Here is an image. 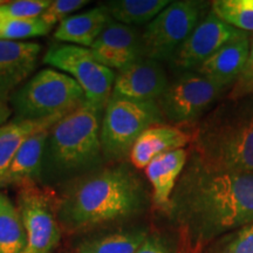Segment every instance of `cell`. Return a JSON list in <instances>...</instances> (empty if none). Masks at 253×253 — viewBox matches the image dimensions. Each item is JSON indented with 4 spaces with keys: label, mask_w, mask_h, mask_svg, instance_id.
Returning a JSON list of instances; mask_svg holds the SVG:
<instances>
[{
    "label": "cell",
    "mask_w": 253,
    "mask_h": 253,
    "mask_svg": "<svg viewBox=\"0 0 253 253\" xmlns=\"http://www.w3.org/2000/svg\"><path fill=\"white\" fill-rule=\"evenodd\" d=\"M167 211L196 251L253 223V172L213 171L191 154Z\"/></svg>",
    "instance_id": "cell-1"
},
{
    "label": "cell",
    "mask_w": 253,
    "mask_h": 253,
    "mask_svg": "<svg viewBox=\"0 0 253 253\" xmlns=\"http://www.w3.org/2000/svg\"><path fill=\"white\" fill-rule=\"evenodd\" d=\"M73 183L56 198L59 225L68 232L137 216L148 205L143 182L125 164L95 170Z\"/></svg>",
    "instance_id": "cell-2"
},
{
    "label": "cell",
    "mask_w": 253,
    "mask_h": 253,
    "mask_svg": "<svg viewBox=\"0 0 253 253\" xmlns=\"http://www.w3.org/2000/svg\"><path fill=\"white\" fill-rule=\"evenodd\" d=\"M192 154L218 172H253V94L227 100L199 125Z\"/></svg>",
    "instance_id": "cell-3"
},
{
    "label": "cell",
    "mask_w": 253,
    "mask_h": 253,
    "mask_svg": "<svg viewBox=\"0 0 253 253\" xmlns=\"http://www.w3.org/2000/svg\"><path fill=\"white\" fill-rule=\"evenodd\" d=\"M102 110L86 100L50 128L42 177L50 181H67L96 170L103 156Z\"/></svg>",
    "instance_id": "cell-4"
},
{
    "label": "cell",
    "mask_w": 253,
    "mask_h": 253,
    "mask_svg": "<svg viewBox=\"0 0 253 253\" xmlns=\"http://www.w3.org/2000/svg\"><path fill=\"white\" fill-rule=\"evenodd\" d=\"M84 101V91L74 79L45 68L15 91L11 103L18 119L43 120L67 115Z\"/></svg>",
    "instance_id": "cell-5"
},
{
    "label": "cell",
    "mask_w": 253,
    "mask_h": 253,
    "mask_svg": "<svg viewBox=\"0 0 253 253\" xmlns=\"http://www.w3.org/2000/svg\"><path fill=\"white\" fill-rule=\"evenodd\" d=\"M163 122L157 101L136 102L110 97L101 121L103 156L110 161L123 160L130 155L142 132Z\"/></svg>",
    "instance_id": "cell-6"
},
{
    "label": "cell",
    "mask_w": 253,
    "mask_h": 253,
    "mask_svg": "<svg viewBox=\"0 0 253 253\" xmlns=\"http://www.w3.org/2000/svg\"><path fill=\"white\" fill-rule=\"evenodd\" d=\"M209 2L196 0L171 1L142 33L144 58L170 61L177 49L207 17Z\"/></svg>",
    "instance_id": "cell-7"
},
{
    "label": "cell",
    "mask_w": 253,
    "mask_h": 253,
    "mask_svg": "<svg viewBox=\"0 0 253 253\" xmlns=\"http://www.w3.org/2000/svg\"><path fill=\"white\" fill-rule=\"evenodd\" d=\"M43 62L74 79L84 89L88 102L106 108L116 75L97 61L89 48L68 43L55 45L47 50Z\"/></svg>",
    "instance_id": "cell-8"
},
{
    "label": "cell",
    "mask_w": 253,
    "mask_h": 253,
    "mask_svg": "<svg viewBox=\"0 0 253 253\" xmlns=\"http://www.w3.org/2000/svg\"><path fill=\"white\" fill-rule=\"evenodd\" d=\"M226 89L197 72H184L168 84L157 104L164 120L173 125H190L197 121Z\"/></svg>",
    "instance_id": "cell-9"
},
{
    "label": "cell",
    "mask_w": 253,
    "mask_h": 253,
    "mask_svg": "<svg viewBox=\"0 0 253 253\" xmlns=\"http://www.w3.org/2000/svg\"><path fill=\"white\" fill-rule=\"evenodd\" d=\"M18 210L26 231V248L23 253H52L61 238L56 218L54 194L37 185L20 188Z\"/></svg>",
    "instance_id": "cell-10"
},
{
    "label": "cell",
    "mask_w": 253,
    "mask_h": 253,
    "mask_svg": "<svg viewBox=\"0 0 253 253\" xmlns=\"http://www.w3.org/2000/svg\"><path fill=\"white\" fill-rule=\"evenodd\" d=\"M243 33L221 21L210 11L177 49L169 63L181 73L196 72L221 47Z\"/></svg>",
    "instance_id": "cell-11"
},
{
    "label": "cell",
    "mask_w": 253,
    "mask_h": 253,
    "mask_svg": "<svg viewBox=\"0 0 253 253\" xmlns=\"http://www.w3.org/2000/svg\"><path fill=\"white\" fill-rule=\"evenodd\" d=\"M89 49L97 61L112 71L121 72L144 58L142 33L134 26L120 24L114 19Z\"/></svg>",
    "instance_id": "cell-12"
},
{
    "label": "cell",
    "mask_w": 253,
    "mask_h": 253,
    "mask_svg": "<svg viewBox=\"0 0 253 253\" xmlns=\"http://www.w3.org/2000/svg\"><path fill=\"white\" fill-rule=\"evenodd\" d=\"M168 84L167 73L161 62L143 58L119 72L110 97L136 102L157 101Z\"/></svg>",
    "instance_id": "cell-13"
},
{
    "label": "cell",
    "mask_w": 253,
    "mask_h": 253,
    "mask_svg": "<svg viewBox=\"0 0 253 253\" xmlns=\"http://www.w3.org/2000/svg\"><path fill=\"white\" fill-rule=\"evenodd\" d=\"M40 52L39 43L0 40V100L11 101L36 69Z\"/></svg>",
    "instance_id": "cell-14"
},
{
    "label": "cell",
    "mask_w": 253,
    "mask_h": 253,
    "mask_svg": "<svg viewBox=\"0 0 253 253\" xmlns=\"http://www.w3.org/2000/svg\"><path fill=\"white\" fill-rule=\"evenodd\" d=\"M250 48L251 39L249 33L244 32L242 36L221 47L196 72L221 87L232 88L245 68Z\"/></svg>",
    "instance_id": "cell-15"
},
{
    "label": "cell",
    "mask_w": 253,
    "mask_h": 253,
    "mask_svg": "<svg viewBox=\"0 0 253 253\" xmlns=\"http://www.w3.org/2000/svg\"><path fill=\"white\" fill-rule=\"evenodd\" d=\"M49 129L31 135L20 145L0 186L36 185L42 178L43 158Z\"/></svg>",
    "instance_id": "cell-16"
},
{
    "label": "cell",
    "mask_w": 253,
    "mask_h": 253,
    "mask_svg": "<svg viewBox=\"0 0 253 253\" xmlns=\"http://www.w3.org/2000/svg\"><path fill=\"white\" fill-rule=\"evenodd\" d=\"M192 136L177 126L157 125L141 134L132 145L130 161L137 169H145L155 157L177 149H184Z\"/></svg>",
    "instance_id": "cell-17"
},
{
    "label": "cell",
    "mask_w": 253,
    "mask_h": 253,
    "mask_svg": "<svg viewBox=\"0 0 253 253\" xmlns=\"http://www.w3.org/2000/svg\"><path fill=\"white\" fill-rule=\"evenodd\" d=\"M188 151L177 149L155 157L145 168V175L153 188V202L167 210L177 182L188 162Z\"/></svg>",
    "instance_id": "cell-18"
},
{
    "label": "cell",
    "mask_w": 253,
    "mask_h": 253,
    "mask_svg": "<svg viewBox=\"0 0 253 253\" xmlns=\"http://www.w3.org/2000/svg\"><path fill=\"white\" fill-rule=\"evenodd\" d=\"M110 20L112 17L106 5L96 6L61 21L54 32V38L68 45L90 48Z\"/></svg>",
    "instance_id": "cell-19"
},
{
    "label": "cell",
    "mask_w": 253,
    "mask_h": 253,
    "mask_svg": "<svg viewBox=\"0 0 253 253\" xmlns=\"http://www.w3.org/2000/svg\"><path fill=\"white\" fill-rule=\"evenodd\" d=\"M63 116H54V118L43 120H24L15 118L0 126V182L5 177L23 142L38 131L52 128Z\"/></svg>",
    "instance_id": "cell-20"
},
{
    "label": "cell",
    "mask_w": 253,
    "mask_h": 253,
    "mask_svg": "<svg viewBox=\"0 0 253 253\" xmlns=\"http://www.w3.org/2000/svg\"><path fill=\"white\" fill-rule=\"evenodd\" d=\"M149 232L143 227L97 236L80 243L75 253H135Z\"/></svg>",
    "instance_id": "cell-21"
},
{
    "label": "cell",
    "mask_w": 253,
    "mask_h": 253,
    "mask_svg": "<svg viewBox=\"0 0 253 253\" xmlns=\"http://www.w3.org/2000/svg\"><path fill=\"white\" fill-rule=\"evenodd\" d=\"M170 2L168 0H110L104 5L114 20L134 26L149 24Z\"/></svg>",
    "instance_id": "cell-22"
},
{
    "label": "cell",
    "mask_w": 253,
    "mask_h": 253,
    "mask_svg": "<svg viewBox=\"0 0 253 253\" xmlns=\"http://www.w3.org/2000/svg\"><path fill=\"white\" fill-rule=\"evenodd\" d=\"M26 243V231L18 208L6 196H2L0 208V253H23Z\"/></svg>",
    "instance_id": "cell-23"
},
{
    "label": "cell",
    "mask_w": 253,
    "mask_h": 253,
    "mask_svg": "<svg viewBox=\"0 0 253 253\" xmlns=\"http://www.w3.org/2000/svg\"><path fill=\"white\" fill-rule=\"evenodd\" d=\"M211 12L221 21L242 32H253V0H216Z\"/></svg>",
    "instance_id": "cell-24"
},
{
    "label": "cell",
    "mask_w": 253,
    "mask_h": 253,
    "mask_svg": "<svg viewBox=\"0 0 253 253\" xmlns=\"http://www.w3.org/2000/svg\"><path fill=\"white\" fill-rule=\"evenodd\" d=\"M52 27L39 18L9 19L0 18V40L21 41L28 38L43 37Z\"/></svg>",
    "instance_id": "cell-25"
},
{
    "label": "cell",
    "mask_w": 253,
    "mask_h": 253,
    "mask_svg": "<svg viewBox=\"0 0 253 253\" xmlns=\"http://www.w3.org/2000/svg\"><path fill=\"white\" fill-rule=\"evenodd\" d=\"M205 253H253V223L213 240Z\"/></svg>",
    "instance_id": "cell-26"
},
{
    "label": "cell",
    "mask_w": 253,
    "mask_h": 253,
    "mask_svg": "<svg viewBox=\"0 0 253 253\" xmlns=\"http://www.w3.org/2000/svg\"><path fill=\"white\" fill-rule=\"evenodd\" d=\"M52 0H13L0 6V18L33 19L39 18Z\"/></svg>",
    "instance_id": "cell-27"
},
{
    "label": "cell",
    "mask_w": 253,
    "mask_h": 253,
    "mask_svg": "<svg viewBox=\"0 0 253 253\" xmlns=\"http://www.w3.org/2000/svg\"><path fill=\"white\" fill-rule=\"evenodd\" d=\"M88 4V0H53L40 18L53 28L56 24L59 25L65 19L71 17L75 11Z\"/></svg>",
    "instance_id": "cell-28"
},
{
    "label": "cell",
    "mask_w": 253,
    "mask_h": 253,
    "mask_svg": "<svg viewBox=\"0 0 253 253\" xmlns=\"http://www.w3.org/2000/svg\"><path fill=\"white\" fill-rule=\"evenodd\" d=\"M251 94H253V37L251 38V48L248 62L238 80L231 88L227 100H239Z\"/></svg>",
    "instance_id": "cell-29"
},
{
    "label": "cell",
    "mask_w": 253,
    "mask_h": 253,
    "mask_svg": "<svg viewBox=\"0 0 253 253\" xmlns=\"http://www.w3.org/2000/svg\"><path fill=\"white\" fill-rule=\"evenodd\" d=\"M135 253H176L169 239L161 233H149Z\"/></svg>",
    "instance_id": "cell-30"
},
{
    "label": "cell",
    "mask_w": 253,
    "mask_h": 253,
    "mask_svg": "<svg viewBox=\"0 0 253 253\" xmlns=\"http://www.w3.org/2000/svg\"><path fill=\"white\" fill-rule=\"evenodd\" d=\"M13 110L11 109V107L8 106L7 102L0 100V126H4L7 123L8 119L11 118Z\"/></svg>",
    "instance_id": "cell-31"
},
{
    "label": "cell",
    "mask_w": 253,
    "mask_h": 253,
    "mask_svg": "<svg viewBox=\"0 0 253 253\" xmlns=\"http://www.w3.org/2000/svg\"><path fill=\"white\" fill-rule=\"evenodd\" d=\"M2 196H4V195H1V194H0V208H1V202H2Z\"/></svg>",
    "instance_id": "cell-32"
}]
</instances>
